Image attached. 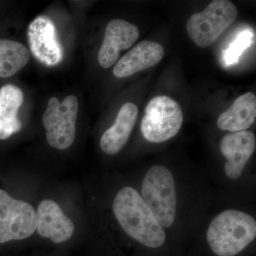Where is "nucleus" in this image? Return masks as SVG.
Returning <instances> with one entry per match:
<instances>
[{
  "instance_id": "1",
  "label": "nucleus",
  "mask_w": 256,
  "mask_h": 256,
  "mask_svg": "<svg viewBox=\"0 0 256 256\" xmlns=\"http://www.w3.org/2000/svg\"><path fill=\"white\" fill-rule=\"evenodd\" d=\"M112 210L121 228L136 242L152 248L164 244V228L134 188L126 186L120 190L114 197Z\"/></svg>"
},
{
  "instance_id": "2",
  "label": "nucleus",
  "mask_w": 256,
  "mask_h": 256,
  "mask_svg": "<svg viewBox=\"0 0 256 256\" xmlns=\"http://www.w3.org/2000/svg\"><path fill=\"white\" fill-rule=\"evenodd\" d=\"M256 222L248 214L236 210L220 212L210 222L206 239L218 256H235L255 240Z\"/></svg>"
},
{
  "instance_id": "3",
  "label": "nucleus",
  "mask_w": 256,
  "mask_h": 256,
  "mask_svg": "<svg viewBox=\"0 0 256 256\" xmlns=\"http://www.w3.org/2000/svg\"><path fill=\"white\" fill-rule=\"evenodd\" d=\"M141 193L163 228L171 227L176 214V186L171 171L163 165L152 166L143 178Z\"/></svg>"
},
{
  "instance_id": "4",
  "label": "nucleus",
  "mask_w": 256,
  "mask_h": 256,
  "mask_svg": "<svg viewBox=\"0 0 256 256\" xmlns=\"http://www.w3.org/2000/svg\"><path fill=\"white\" fill-rule=\"evenodd\" d=\"M238 10L228 0L212 1L202 12L192 14L186 22L188 36L201 48L213 44L235 22Z\"/></svg>"
},
{
  "instance_id": "5",
  "label": "nucleus",
  "mask_w": 256,
  "mask_h": 256,
  "mask_svg": "<svg viewBox=\"0 0 256 256\" xmlns=\"http://www.w3.org/2000/svg\"><path fill=\"white\" fill-rule=\"evenodd\" d=\"M183 121L182 110L176 100L169 96H156L146 106L141 132L149 142H164L176 136Z\"/></svg>"
},
{
  "instance_id": "6",
  "label": "nucleus",
  "mask_w": 256,
  "mask_h": 256,
  "mask_svg": "<svg viewBox=\"0 0 256 256\" xmlns=\"http://www.w3.org/2000/svg\"><path fill=\"white\" fill-rule=\"evenodd\" d=\"M78 112V100L76 96H67L62 102L55 97L50 99L42 124L50 146L63 150L72 146L76 138Z\"/></svg>"
},
{
  "instance_id": "7",
  "label": "nucleus",
  "mask_w": 256,
  "mask_h": 256,
  "mask_svg": "<svg viewBox=\"0 0 256 256\" xmlns=\"http://www.w3.org/2000/svg\"><path fill=\"white\" fill-rule=\"evenodd\" d=\"M36 229V213L34 207L0 190V244L28 238Z\"/></svg>"
},
{
  "instance_id": "8",
  "label": "nucleus",
  "mask_w": 256,
  "mask_h": 256,
  "mask_svg": "<svg viewBox=\"0 0 256 256\" xmlns=\"http://www.w3.org/2000/svg\"><path fill=\"white\" fill-rule=\"evenodd\" d=\"M28 36L30 50L38 62L54 66L63 60V47L57 38L54 24L48 16L35 18L28 26Z\"/></svg>"
},
{
  "instance_id": "9",
  "label": "nucleus",
  "mask_w": 256,
  "mask_h": 256,
  "mask_svg": "<svg viewBox=\"0 0 256 256\" xmlns=\"http://www.w3.org/2000/svg\"><path fill=\"white\" fill-rule=\"evenodd\" d=\"M139 30L136 25L124 20H112L106 28L104 40L98 60L104 68L112 66L118 60L120 52L132 46L139 38Z\"/></svg>"
},
{
  "instance_id": "10",
  "label": "nucleus",
  "mask_w": 256,
  "mask_h": 256,
  "mask_svg": "<svg viewBox=\"0 0 256 256\" xmlns=\"http://www.w3.org/2000/svg\"><path fill=\"white\" fill-rule=\"evenodd\" d=\"M256 148V136L252 131L244 130L227 134L222 138L220 150L227 160L224 170L229 178L237 180L242 176Z\"/></svg>"
},
{
  "instance_id": "11",
  "label": "nucleus",
  "mask_w": 256,
  "mask_h": 256,
  "mask_svg": "<svg viewBox=\"0 0 256 256\" xmlns=\"http://www.w3.org/2000/svg\"><path fill=\"white\" fill-rule=\"evenodd\" d=\"M74 230L73 222L55 202L46 200L40 204L36 212V230L40 236L60 244L72 238Z\"/></svg>"
},
{
  "instance_id": "12",
  "label": "nucleus",
  "mask_w": 256,
  "mask_h": 256,
  "mask_svg": "<svg viewBox=\"0 0 256 256\" xmlns=\"http://www.w3.org/2000/svg\"><path fill=\"white\" fill-rule=\"evenodd\" d=\"M162 46L158 42L144 40L138 43L116 63L114 74L117 78L130 76L160 63L164 56Z\"/></svg>"
},
{
  "instance_id": "13",
  "label": "nucleus",
  "mask_w": 256,
  "mask_h": 256,
  "mask_svg": "<svg viewBox=\"0 0 256 256\" xmlns=\"http://www.w3.org/2000/svg\"><path fill=\"white\" fill-rule=\"evenodd\" d=\"M138 117V108L132 102L121 107L116 122L101 137V150L107 154H117L127 143Z\"/></svg>"
},
{
  "instance_id": "14",
  "label": "nucleus",
  "mask_w": 256,
  "mask_h": 256,
  "mask_svg": "<svg viewBox=\"0 0 256 256\" xmlns=\"http://www.w3.org/2000/svg\"><path fill=\"white\" fill-rule=\"evenodd\" d=\"M256 96L252 92L239 96L232 106L220 114L217 126L222 130L232 132L247 130L255 122Z\"/></svg>"
},
{
  "instance_id": "15",
  "label": "nucleus",
  "mask_w": 256,
  "mask_h": 256,
  "mask_svg": "<svg viewBox=\"0 0 256 256\" xmlns=\"http://www.w3.org/2000/svg\"><path fill=\"white\" fill-rule=\"evenodd\" d=\"M24 102L20 88L8 84L0 89V140H6L22 129L18 114Z\"/></svg>"
},
{
  "instance_id": "16",
  "label": "nucleus",
  "mask_w": 256,
  "mask_h": 256,
  "mask_svg": "<svg viewBox=\"0 0 256 256\" xmlns=\"http://www.w3.org/2000/svg\"><path fill=\"white\" fill-rule=\"evenodd\" d=\"M30 58V52L22 44L0 40V77L6 78L18 73Z\"/></svg>"
},
{
  "instance_id": "17",
  "label": "nucleus",
  "mask_w": 256,
  "mask_h": 256,
  "mask_svg": "<svg viewBox=\"0 0 256 256\" xmlns=\"http://www.w3.org/2000/svg\"><path fill=\"white\" fill-rule=\"evenodd\" d=\"M252 34L248 31L240 33L235 41L230 45L224 54V62L227 65H230L237 62L242 52L250 44Z\"/></svg>"
}]
</instances>
